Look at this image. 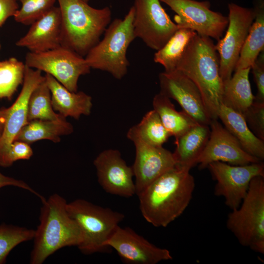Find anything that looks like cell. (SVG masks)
Instances as JSON below:
<instances>
[{
	"label": "cell",
	"mask_w": 264,
	"mask_h": 264,
	"mask_svg": "<svg viewBox=\"0 0 264 264\" xmlns=\"http://www.w3.org/2000/svg\"><path fill=\"white\" fill-rule=\"evenodd\" d=\"M189 171L175 166L138 196L141 213L147 222L155 227H165L184 212L195 187Z\"/></svg>",
	"instance_id": "6da1fadb"
},
{
	"label": "cell",
	"mask_w": 264,
	"mask_h": 264,
	"mask_svg": "<svg viewBox=\"0 0 264 264\" xmlns=\"http://www.w3.org/2000/svg\"><path fill=\"white\" fill-rule=\"evenodd\" d=\"M220 60L211 38L196 34L188 45L176 69L198 87L211 119H218L223 92Z\"/></svg>",
	"instance_id": "7a4b0ae2"
},
{
	"label": "cell",
	"mask_w": 264,
	"mask_h": 264,
	"mask_svg": "<svg viewBox=\"0 0 264 264\" xmlns=\"http://www.w3.org/2000/svg\"><path fill=\"white\" fill-rule=\"evenodd\" d=\"M40 223L35 230L31 264H42L59 249L78 246L81 242L80 230L69 215L66 200L58 194L42 201Z\"/></svg>",
	"instance_id": "3957f363"
},
{
	"label": "cell",
	"mask_w": 264,
	"mask_h": 264,
	"mask_svg": "<svg viewBox=\"0 0 264 264\" xmlns=\"http://www.w3.org/2000/svg\"><path fill=\"white\" fill-rule=\"evenodd\" d=\"M61 16V45L85 57L110 23L108 6L97 9L82 0H57Z\"/></svg>",
	"instance_id": "277c9868"
},
{
	"label": "cell",
	"mask_w": 264,
	"mask_h": 264,
	"mask_svg": "<svg viewBox=\"0 0 264 264\" xmlns=\"http://www.w3.org/2000/svg\"><path fill=\"white\" fill-rule=\"evenodd\" d=\"M134 16L132 6L123 19H115L110 22L103 39L85 56L90 68L107 71L119 80L125 76L130 64L127 51L136 38L133 26Z\"/></svg>",
	"instance_id": "5b68a950"
},
{
	"label": "cell",
	"mask_w": 264,
	"mask_h": 264,
	"mask_svg": "<svg viewBox=\"0 0 264 264\" xmlns=\"http://www.w3.org/2000/svg\"><path fill=\"white\" fill-rule=\"evenodd\" d=\"M67 210L81 231V242L77 246L80 251L86 255L109 252L111 249L106 242L125 215L83 199L67 203Z\"/></svg>",
	"instance_id": "8992f818"
},
{
	"label": "cell",
	"mask_w": 264,
	"mask_h": 264,
	"mask_svg": "<svg viewBox=\"0 0 264 264\" xmlns=\"http://www.w3.org/2000/svg\"><path fill=\"white\" fill-rule=\"evenodd\" d=\"M226 227L242 245L264 254V176L251 180L239 207L228 214Z\"/></svg>",
	"instance_id": "52a82bcc"
},
{
	"label": "cell",
	"mask_w": 264,
	"mask_h": 264,
	"mask_svg": "<svg viewBox=\"0 0 264 264\" xmlns=\"http://www.w3.org/2000/svg\"><path fill=\"white\" fill-rule=\"evenodd\" d=\"M25 65L50 75L72 92L77 91L79 77L89 73L91 69L85 57L62 45L45 51L28 52Z\"/></svg>",
	"instance_id": "ba28073f"
},
{
	"label": "cell",
	"mask_w": 264,
	"mask_h": 264,
	"mask_svg": "<svg viewBox=\"0 0 264 264\" xmlns=\"http://www.w3.org/2000/svg\"><path fill=\"white\" fill-rule=\"evenodd\" d=\"M228 7L227 30L215 45L219 56L220 74L223 81L232 76L256 15L254 8H246L234 3H229Z\"/></svg>",
	"instance_id": "9c48e42d"
},
{
	"label": "cell",
	"mask_w": 264,
	"mask_h": 264,
	"mask_svg": "<svg viewBox=\"0 0 264 264\" xmlns=\"http://www.w3.org/2000/svg\"><path fill=\"white\" fill-rule=\"evenodd\" d=\"M207 168L216 181L215 195L223 197L225 204L231 210L239 207L251 180L257 176H264V164L262 161L243 165L217 161L210 163Z\"/></svg>",
	"instance_id": "30bf717a"
},
{
	"label": "cell",
	"mask_w": 264,
	"mask_h": 264,
	"mask_svg": "<svg viewBox=\"0 0 264 264\" xmlns=\"http://www.w3.org/2000/svg\"><path fill=\"white\" fill-rule=\"evenodd\" d=\"M174 11L175 23L179 28L191 29L197 34L218 41L228 24V17L210 9L208 1L159 0Z\"/></svg>",
	"instance_id": "8fae6325"
},
{
	"label": "cell",
	"mask_w": 264,
	"mask_h": 264,
	"mask_svg": "<svg viewBox=\"0 0 264 264\" xmlns=\"http://www.w3.org/2000/svg\"><path fill=\"white\" fill-rule=\"evenodd\" d=\"M133 6L135 37L153 50L160 49L179 28L171 20L159 0H134Z\"/></svg>",
	"instance_id": "7c38bea8"
},
{
	"label": "cell",
	"mask_w": 264,
	"mask_h": 264,
	"mask_svg": "<svg viewBox=\"0 0 264 264\" xmlns=\"http://www.w3.org/2000/svg\"><path fill=\"white\" fill-rule=\"evenodd\" d=\"M209 127V138L197 161L200 169L207 168L210 163L217 161L233 165H243L262 161L246 153L237 139L218 119L211 120Z\"/></svg>",
	"instance_id": "4fadbf2b"
},
{
	"label": "cell",
	"mask_w": 264,
	"mask_h": 264,
	"mask_svg": "<svg viewBox=\"0 0 264 264\" xmlns=\"http://www.w3.org/2000/svg\"><path fill=\"white\" fill-rule=\"evenodd\" d=\"M158 78L160 93L176 100L198 124L209 125L211 120L200 91L190 78L177 69L162 72Z\"/></svg>",
	"instance_id": "5bb4252c"
},
{
	"label": "cell",
	"mask_w": 264,
	"mask_h": 264,
	"mask_svg": "<svg viewBox=\"0 0 264 264\" xmlns=\"http://www.w3.org/2000/svg\"><path fill=\"white\" fill-rule=\"evenodd\" d=\"M123 262L131 264H156L173 259L170 251L151 243L129 227L119 225L106 242Z\"/></svg>",
	"instance_id": "9a60e30c"
},
{
	"label": "cell",
	"mask_w": 264,
	"mask_h": 264,
	"mask_svg": "<svg viewBox=\"0 0 264 264\" xmlns=\"http://www.w3.org/2000/svg\"><path fill=\"white\" fill-rule=\"evenodd\" d=\"M93 164L98 182L107 193L125 198L135 195L132 167L127 165L119 151H103L94 160Z\"/></svg>",
	"instance_id": "2e32d148"
},
{
	"label": "cell",
	"mask_w": 264,
	"mask_h": 264,
	"mask_svg": "<svg viewBox=\"0 0 264 264\" xmlns=\"http://www.w3.org/2000/svg\"><path fill=\"white\" fill-rule=\"evenodd\" d=\"M41 71L25 65L22 89L15 102L8 108H3L4 124L0 138V164L12 143L28 122L27 107L30 96L44 80Z\"/></svg>",
	"instance_id": "e0dca14e"
},
{
	"label": "cell",
	"mask_w": 264,
	"mask_h": 264,
	"mask_svg": "<svg viewBox=\"0 0 264 264\" xmlns=\"http://www.w3.org/2000/svg\"><path fill=\"white\" fill-rule=\"evenodd\" d=\"M135 156L132 167L137 196L153 181L175 166L173 153L162 146L156 147L141 141L133 142Z\"/></svg>",
	"instance_id": "ac0fdd59"
},
{
	"label": "cell",
	"mask_w": 264,
	"mask_h": 264,
	"mask_svg": "<svg viewBox=\"0 0 264 264\" xmlns=\"http://www.w3.org/2000/svg\"><path fill=\"white\" fill-rule=\"evenodd\" d=\"M62 23L59 7L53 6L31 24L26 34L16 45L25 47L30 52H40L61 45Z\"/></svg>",
	"instance_id": "d6986e66"
},
{
	"label": "cell",
	"mask_w": 264,
	"mask_h": 264,
	"mask_svg": "<svg viewBox=\"0 0 264 264\" xmlns=\"http://www.w3.org/2000/svg\"><path fill=\"white\" fill-rule=\"evenodd\" d=\"M44 76L55 111L65 118L71 117L77 120L82 115H88L90 113L92 106L90 96L83 91L69 90L48 74Z\"/></svg>",
	"instance_id": "ffe728a7"
},
{
	"label": "cell",
	"mask_w": 264,
	"mask_h": 264,
	"mask_svg": "<svg viewBox=\"0 0 264 264\" xmlns=\"http://www.w3.org/2000/svg\"><path fill=\"white\" fill-rule=\"evenodd\" d=\"M210 134L209 125L197 124L175 140V166L190 170L204 150Z\"/></svg>",
	"instance_id": "44dd1931"
},
{
	"label": "cell",
	"mask_w": 264,
	"mask_h": 264,
	"mask_svg": "<svg viewBox=\"0 0 264 264\" xmlns=\"http://www.w3.org/2000/svg\"><path fill=\"white\" fill-rule=\"evenodd\" d=\"M218 117L246 153L262 161L264 159V140L253 133L242 114L221 104Z\"/></svg>",
	"instance_id": "7402d4cb"
},
{
	"label": "cell",
	"mask_w": 264,
	"mask_h": 264,
	"mask_svg": "<svg viewBox=\"0 0 264 264\" xmlns=\"http://www.w3.org/2000/svg\"><path fill=\"white\" fill-rule=\"evenodd\" d=\"M250 70L248 68L235 71L231 78L223 81L221 104L242 114L255 99L249 80Z\"/></svg>",
	"instance_id": "603a6c76"
},
{
	"label": "cell",
	"mask_w": 264,
	"mask_h": 264,
	"mask_svg": "<svg viewBox=\"0 0 264 264\" xmlns=\"http://www.w3.org/2000/svg\"><path fill=\"white\" fill-rule=\"evenodd\" d=\"M73 132V126L65 117L56 120L36 119L29 121L23 127L15 140L29 144L44 139L58 143L61 141L60 136L70 134Z\"/></svg>",
	"instance_id": "cb8c5ba5"
},
{
	"label": "cell",
	"mask_w": 264,
	"mask_h": 264,
	"mask_svg": "<svg viewBox=\"0 0 264 264\" xmlns=\"http://www.w3.org/2000/svg\"><path fill=\"white\" fill-rule=\"evenodd\" d=\"M255 17L242 48L234 71L250 68L264 49V2L255 0Z\"/></svg>",
	"instance_id": "d4e9b609"
},
{
	"label": "cell",
	"mask_w": 264,
	"mask_h": 264,
	"mask_svg": "<svg viewBox=\"0 0 264 264\" xmlns=\"http://www.w3.org/2000/svg\"><path fill=\"white\" fill-rule=\"evenodd\" d=\"M170 99L159 92L153 98V110L170 135L176 140L198 123L183 110L177 111Z\"/></svg>",
	"instance_id": "484cf974"
},
{
	"label": "cell",
	"mask_w": 264,
	"mask_h": 264,
	"mask_svg": "<svg viewBox=\"0 0 264 264\" xmlns=\"http://www.w3.org/2000/svg\"><path fill=\"white\" fill-rule=\"evenodd\" d=\"M127 136L133 142L138 141L156 147L162 146L171 136L154 110L147 112L138 124L131 127Z\"/></svg>",
	"instance_id": "4316f807"
},
{
	"label": "cell",
	"mask_w": 264,
	"mask_h": 264,
	"mask_svg": "<svg viewBox=\"0 0 264 264\" xmlns=\"http://www.w3.org/2000/svg\"><path fill=\"white\" fill-rule=\"evenodd\" d=\"M197 33L188 28H178L154 56L155 63L162 65L164 71L171 72L176 67L188 45Z\"/></svg>",
	"instance_id": "83f0119b"
},
{
	"label": "cell",
	"mask_w": 264,
	"mask_h": 264,
	"mask_svg": "<svg viewBox=\"0 0 264 264\" xmlns=\"http://www.w3.org/2000/svg\"><path fill=\"white\" fill-rule=\"evenodd\" d=\"M64 117L53 110L50 89L44 79L32 92L28 102L27 119L56 120Z\"/></svg>",
	"instance_id": "f1b7e54d"
},
{
	"label": "cell",
	"mask_w": 264,
	"mask_h": 264,
	"mask_svg": "<svg viewBox=\"0 0 264 264\" xmlns=\"http://www.w3.org/2000/svg\"><path fill=\"white\" fill-rule=\"evenodd\" d=\"M25 65L14 57L0 61V99L10 100L23 83Z\"/></svg>",
	"instance_id": "f546056e"
},
{
	"label": "cell",
	"mask_w": 264,
	"mask_h": 264,
	"mask_svg": "<svg viewBox=\"0 0 264 264\" xmlns=\"http://www.w3.org/2000/svg\"><path fill=\"white\" fill-rule=\"evenodd\" d=\"M35 230L2 223L0 224V264H5L10 252L17 245L33 240Z\"/></svg>",
	"instance_id": "4dcf8cb0"
},
{
	"label": "cell",
	"mask_w": 264,
	"mask_h": 264,
	"mask_svg": "<svg viewBox=\"0 0 264 264\" xmlns=\"http://www.w3.org/2000/svg\"><path fill=\"white\" fill-rule=\"evenodd\" d=\"M21 3L14 16L15 20L25 25H31L54 6L56 0H18Z\"/></svg>",
	"instance_id": "1f68e13d"
},
{
	"label": "cell",
	"mask_w": 264,
	"mask_h": 264,
	"mask_svg": "<svg viewBox=\"0 0 264 264\" xmlns=\"http://www.w3.org/2000/svg\"><path fill=\"white\" fill-rule=\"evenodd\" d=\"M242 115L253 133L264 140V102L254 100Z\"/></svg>",
	"instance_id": "d6a6232c"
},
{
	"label": "cell",
	"mask_w": 264,
	"mask_h": 264,
	"mask_svg": "<svg viewBox=\"0 0 264 264\" xmlns=\"http://www.w3.org/2000/svg\"><path fill=\"white\" fill-rule=\"evenodd\" d=\"M33 150L30 144L22 141L15 140L9 146L0 166L6 168L19 160H28L32 156Z\"/></svg>",
	"instance_id": "836d02e7"
},
{
	"label": "cell",
	"mask_w": 264,
	"mask_h": 264,
	"mask_svg": "<svg viewBox=\"0 0 264 264\" xmlns=\"http://www.w3.org/2000/svg\"><path fill=\"white\" fill-rule=\"evenodd\" d=\"M254 81L256 85L257 92L254 100L264 102V53L259 55L251 67Z\"/></svg>",
	"instance_id": "e575fe53"
},
{
	"label": "cell",
	"mask_w": 264,
	"mask_h": 264,
	"mask_svg": "<svg viewBox=\"0 0 264 264\" xmlns=\"http://www.w3.org/2000/svg\"><path fill=\"white\" fill-rule=\"evenodd\" d=\"M9 186L17 187L27 190L39 197L41 201L45 199L43 196L35 191L24 181L5 176L0 172V189Z\"/></svg>",
	"instance_id": "d590c367"
},
{
	"label": "cell",
	"mask_w": 264,
	"mask_h": 264,
	"mask_svg": "<svg viewBox=\"0 0 264 264\" xmlns=\"http://www.w3.org/2000/svg\"><path fill=\"white\" fill-rule=\"evenodd\" d=\"M19 9L16 0H0V27Z\"/></svg>",
	"instance_id": "8d00e7d4"
},
{
	"label": "cell",
	"mask_w": 264,
	"mask_h": 264,
	"mask_svg": "<svg viewBox=\"0 0 264 264\" xmlns=\"http://www.w3.org/2000/svg\"><path fill=\"white\" fill-rule=\"evenodd\" d=\"M4 124V113L2 109H0V138L2 134Z\"/></svg>",
	"instance_id": "74e56055"
},
{
	"label": "cell",
	"mask_w": 264,
	"mask_h": 264,
	"mask_svg": "<svg viewBox=\"0 0 264 264\" xmlns=\"http://www.w3.org/2000/svg\"><path fill=\"white\" fill-rule=\"evenodd\" d=\"M82 0L87 3H88V1H89V0Z\"/></svg>",
	"instance_id": "f35d334b"
},
{
	"label": "cell",
	"mask_w": 264,
	"mask_h": 264,
	"mask_svg": "<svg viewBox=\"0 0 264 264\" xmlns=\"http://www.w3.org/2000/svg\"></svg>",
	"instance_id": "ab89813d"
}]
</instances>
